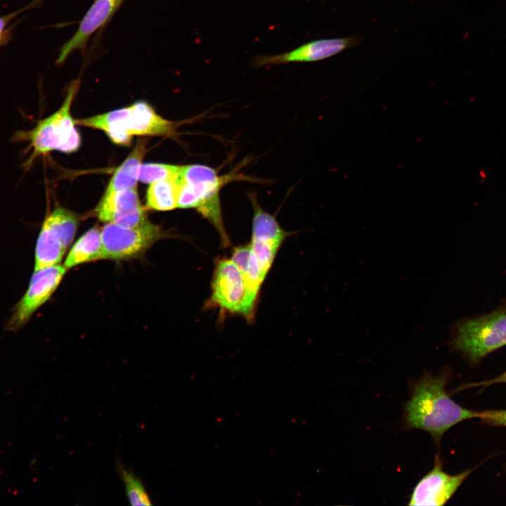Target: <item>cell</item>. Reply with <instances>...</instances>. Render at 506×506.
Listing matches in <instances>:
<instances>
[{
    "instance_id": "6da1fadb",
    "label": "cell",
    "mask_w": 506,
    "mask_h": 506,
    "mask_svg": "<svg viewBox=\"0 0 506 506\" xmlns=\"http://www.w3.org/2000/svg\"><path fill=\"white\" fill-rule=\"evenodd\" d=\"M447 382L446 372L434 375L424 371L410 383V398L403 406L404 429L427 432L437 446L449 429L464 420L478 418L479 414L455 402L446 391Z\"/></svg>"
},
{
    "instance_id": "7a4b0ae2",
    "label": "cell",
    "mask_w": 506,
    "mask_h": 506,
    "mask_svg": "<svg viewBox=\"0 0 506 506\" xmlns=\"http://www.w3.org/2000/svg\"><path fill=\"white\" fill-rule=\"evenodd\" d=\"M239 179L238 174L219 175L216 170L204 164L180 166L178 177V207L195 209L217 231L225 247L231 245L224 228L220 191L226 183Z\"/></svg>"
},
{
    "instance_id": "3957f363",
    "label": "cell",
    "mask_w": 506,
    "mask_h": 506,
    "mask_svg": "<svg viewBox=\"0 0 506 506\" xmlns=\"http://www.w3.org/2000/svg\"><path fill=\"white\" fill-rule=\"evenodd\" d=\"M79 86V80H74L63 103L56 112L39 121L33 129L18 130L13 135V141L28 143L26 152H30V155L24 163L26 168L38 156L53 150L70 153L79 148L80 136L70 114V107Z\"/></svg>"
},
{
    "instance_id": "277c9868",
    "label": "cell",
    "mask_w": 506,
    "mask_h": 506,
    "mask_svg": "<svg viewBox=\"0 0 506 506\" xmlns=\"http://www.w3.org/2000/svg\"><path fill=\"white\" fill-rule=\"evenodd\" d=\"M75 123L103 131L110 140L128 145L134 136L170 135L176 124L157 115L144 101L104 114L77 120Z\"/></svg>"
},
{
    "instance_id": "5b68a950",
    "label": "cell",
    "mask_w": 506,
    "mask_h": 506,
    "mask_svg": "<svg viewBox=\"0 0 506 506\" xmlns=\"http://www.w3.org/2000/svg\"><path fill=\"white\" fill-rule=\"evenodd\" d=\"M258 298L231 258L215 260L211 294L205 309H219L221 316L240 315L251 322L255 316Z\"/></svg>"
},
{
    "instance_id": "8992f818",
    "label": "cell",
    "mask_w": 506,
    "mask_h": 506,
    "mask_svg": "<svg viewBox=\"0 0 506 506\" xmlns=\"http://www.w3.org/2000/svg\"><path fill=\"white\" fill-rule=\"evenodd\" d=\"M448 344L472 361L506 345V310L455 324Z\"/></svg>"
},
{
    "instance_id": "52a82bcc",
    "label": "cell",
    "mask_w": 506,
    "mask_h": 506,
    "mask_svg": "<svg viewBox=\"0 0 506 506\" xmlns=\"http://www.w3.org/2000/svg\"><path fill=\"white\" fill-rule=\"evenodd\" d=\"M77 226V216L64 207H57L46 216L37 240L34 271L60 264Z\"/></svg>"
},
{
    "instance_id": "ba28073f",
    "label": "cell",
    "mask_w": 506,
    "mask_h": 506,
    "mask_svg": "<svg viewBox=\"0 0 506 506\" xmlns=\"http://www.w3.org/2000/svg\"><path fill=\"white\" fill-rule=\"evenodd\" d=\"M167 235L160 226L148 220L131 228L106 223L101 229L103 259L136 258Z\"/></svg>"
},
{
    "instance_id": "9c48e42d",
    "label": "cell",
    "mask_w": 506,
    "mask_h": 506,
    "mask_svg": "<svg viewBox=\"0 0 506 506\" xmlns=\"http://www.w3.org/2000/svg\"><path fill=\"white\" fill-rule=\"evenodd\" d=\"M66 268L57 264L34 271L28 288L13 309L6 329L15 331L24 326L34 313L46 302L60 285Z\"/></svg>"
},
{
    "instance_id": "30bf717a",
    "label": "cell",
    "mask_w": 506,
    "mask_h": 506,
    "mask_svg": "<svg viewBox=\"0 0 506 506\" xmlns=\"http://www.w3.org/2000/svg\"><path fill=\"white\" fill-rule=\"evenodd\" d=\"M442 466V460L437 455L433 468L423 476L413 488L408 505H445L473 471L467 469L452 475L443 471Z\"/></svg>"
},
{
    "instance_id": "8fae6325",
    "label": "cell",
    "mask_w": 506,
    "mask_h": 506,
    "mask_svg": "<svg viewBox=\"0 0 506 506\" xmlns=\"http://www.w3.org/2000/svg\"><path fill=\"white\" fill-rule=\"evenodd\" d=\"M362 37L359 34L344 37L314 40L299 47L278 55L257 56L253 58L254 67L284 64L292 62H314L331 58L347 48L357 46Z\"/></svg>"
},
{
    "instance_id": "7c38bea8",
    "label": "cell",
    "mask_w": 506,
    "mask_h": 506,
    "mask_svg": "<svg viewBox=\"0 0 506 506\" xmlns=\"http://www.w3.org/2000/svg\"><path fill=\"white\" fill-rule=\"evenodd\" d=\"M95 215L106 223L125 228L135 227L148 221L136 188L105 193L95 209Z\"/></svg>"
},
{
    "instance_id": "4fadbf2b",
    "label": "cell",
    "mask_w": 506,
    "mask_h": 506,
    "mask_svg": "<svg viewBox=\"0 0 506 506\" xmlns=\"http://www.w3.org/2000/svg\"><path fill=\"white\" fill-rule=\"evenodd\" d=\"M122 1L95 0L79 22L73 36L60 48L57 63H63L72 52L83 49L89 38L107 23Z\"/></svg>"
},
{
    "instance_id": "5bb4252c",
    "label": "cell",
    "mask_w": 506,
    "mask_h": 506,
    "mask_svg": "<svg viewBox=\"0 0 506 506\" xmlns=\"http://www.w3.org/2000/svg\"><path fill=\"white\" fill-rule=\"evenodd\" d=\"M253 208L252 234L250 243L256 247L278 251L292 232L283 229L274 215L262 209L253 193L247 194Z\"/></svg>"
},
{
    "instance_id": "9a60e30c",
    "label": "cell",
    "mask_w": 506,
    "mask_h": 506,
    "mask_svg": "<svg viewBox=\"0 0 506 506\" xmlns=\"http://www.w3.org/2000/svg\"><path fill=\"white\" fill-rule=\"evenodd\" d=\"M146 153V141L140 140L128 157L116 169L105 193L135 188L139 180L142 160Z\"/></svg>"
},
{
    "instance_id": "2e32d148",
    "label": "cell",
    "mask_w": 506,
    "mask_h": 506,
    "mask_svg": "<svg viewBox=\"0 0 506 506\" xmlns=\"http://www.w3.org/2000/svg\"><path fill=\"white\" fill-rule=\"evenodd\" d=\"M98 259H103L101 230L93 227L76 241L69 251L63 266L66 270H69Z\"/></svg>"
},
{
    "instance_id": "e0dca14e",
    "label": "cell",
    "mask_w": 506,
    "mask_h": 506,
    "mask_svg": "<svg viewBox=\"0 0 506 506\" xmlns=\"http://www.w3.org/2000/svg\"><path fill=\"white\" fill-rule=\"evenodd\" d=\"M179 185L176 179H165L150 183L146 194V207L157 211L178 207Z\"/></svg>"
},
{
    "instance_id": "ac0fdd59",
    "label": "cell",
    "mask_w": 506,
    "mask_h": 506,
    "mask_svg": "<svg viewBox=\"0 0 506 506\" xmlns=\"http://www.w3.org/2000/svg\"><path fill=\"white\" fill-rule=\"evenodd\" d=\"M117 472L122 480L126 495L131 505H151V499L141 481L133 472L117 462Z\"/></svg>"
},
{
    "instance_id": "d6986e66",
    "label": "cell",
    "mask_w": 506,
    "mask_h": 506,
    "mask_svg": "<svg viewBox=\"0 0 506 506\" xmlns=\"http://www.w3.org/2000/svg\"><path fill=\"white\" fill-rule=\"evenodd\" d=\"M180 169L179 165L146 163L142 164L139 181L145 183L165 179H176Z\"/></svg>"
},
{
    "instance_id": "ffe728a7",
    "label": "cell",
    "mask_w": 506,
    "mask_h": 506,
    "mask_svg": "<svg viewBox=\"0 0 506 506\" xmlns=\"http://www.w3.org/2000/svg\"><path fill=\"white\" fill-rule=\"evenodd\" d=\"M478 418L485 424L506 427V410L479 412Z\"/></svg>"
},
{
    "instance_id": "44dd1931",
    "label": "cell",
    "mask_w": 506,
    "mask_h": 506,
    "mask_svg": "<svg viewBox=\"0 0 506 506\" xmlns=\"http://www.w3.org/2000/svg\"><path fill=\"white\" fill-rule=\"evenodd\" d=\"M500 383H506V372H503L502 374H501L500 375H499L495 378H493V379H488L486 381H484L481 382L475 383V384H471V386L472 387H475V386L487 387V386H489L491 384H500Z\"/></svg>"
},
{
    "instance_id": "7402d4cb",
    "label": "cell",
    "mask_w": 506,
    "mask_h": 506,
    "mask_svg": "<svg viewBox=\"0 0 506 506\" xmlns=\"http://www.w3.org/2000/svg\"><path fill=\"white\" fill-rule=\"evenodd\" d=\"M11 18V16H4L0 18V41L1 40L3 37V34L4 33L5 27Z\"/></svg>"
}]
</instances>
